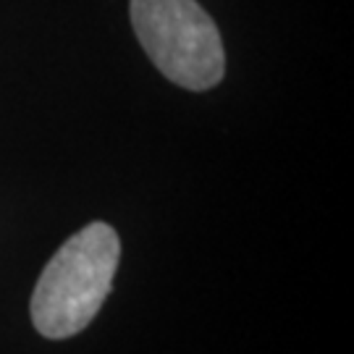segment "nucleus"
Here are the masks:
<instances>
[{"label": "nucleus", "mask_w": 354, "mask_h": 354, "mask_svg": "<svg viewBox=\"0 0 354 354\" xmlns=\"http://www.w3.org/2000/svg\"><path fill=\"white\" fill-rule=\"evenodd\" d=\"M118 257V234L100 221L66 239L32 294L35 328L45 339H68L87 328L113 289Z\"/></svg>", "instance_id": "nucleus-1"}, {"label": "nucleus", "mask_w": 354, "mask_h": 354, "mask_svg": "<svg viewBox=\"0 0 354 354\" xmlns=\"http://www.w3.org/2000/svg\"><path fill=\"white\" fill-rule=\"evenodd\" d=\"M131 24L150 61L178 87L205 92L226 74L218 26L197 0H131Z\"/></svg>", "instance_id": "nucleus-2"}]
</instances>
